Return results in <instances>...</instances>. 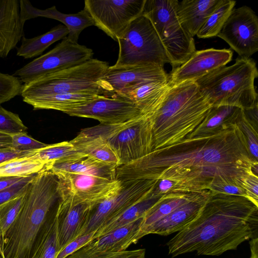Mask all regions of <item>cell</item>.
Masks as SVG:
<instances>
[{
    "label": "cell",
    "mask_w": 258,
    "mask_h": 258,
    "mask_svg": "<svg viewBox=\"0 0 258 258\" xmlns=\"http://www.w3.org/2000/svg\"><path fill=\"white\" fill-rule=\"evenodd\" d=\"M254 161L237 123L211 136L185 139L116 168L121 181L168 179L174 192L209 190L212 182L222 178L242 185L252 173Z\"/></svg>",
    "instance_id": "cell-1"
},
{
    "label": "cell",
    "mask_w": 258,
    "mask_h": 258,
    "mask_svg": "<svg viewBox=\"0 0 258 258\" xmlns=\"http://www.w3.org/2000/svg\"><path fill=\"white\" fill-rule=\"evenodd\" d=\"M258 238V206L248 199L212 192L196 218L167 243L172 257L196 251L219 255Z\"/></svg>",
    "instance_id": "cell-2"
},
{
    "label": "cell",
    "mask_w": 258,
    "mask_h": 258,
    "mask_svg": "<svg viewBox=\"0 0 258 258\" xmlns=\"http://www.w3.org/2000/svg\"><path fill=\"white\" fill-rule=\"evenodd\" d=\"M58 182L57 176L47 169L30 181L23 207L2 240L3 258H30L41 228L59 201Z\"/></svg>",
    "instance_id": "cell-3"
},
{
    "label": "cell",
    "mask_w": 258,
    "mask_h": 258,
    "mask_svg": "<svg viewBox=\"0 0 258 258\" xmlns=\"http://www.w3.org/2000/svg\"><path fill=\"white\" fill-rule=\"evenodd\" d=\"M212 107L195 81L171 84L160 108L149 118L153 150L184 140L201 124Z\"/></svg>",
    "instance_id": "cell-4"
},
{
    "label": "cell",
    "mask_w": 258,
    "mask_h": 258,
    "mask_svg": "<svg viewBox=\"0 0 258 258\" xmlns=\"http://www.w3.org/2000/svg\"><path fill=\"white\" fill-rule=\"evenodd\" d=\"M257 76L255 61L239 56L233 64L221 67L195 82L213 106L233 105L245 109L257 102L254 86Z\"/></svg>",
    "instance_id": "cell-5"
},
{
    "label": "cell",
    "mask_w": 258,
    "mask_h": 258,
    "mask_svg": "<svg viewBox=\"0 0 258 258\" xmlns=\"http://www.w3.org/2000/svg\"><path fill=\"white\" fill-rule=\"evenodd\" d=\"M109 67L92 58L80 64L54 72L24 84L21 96L26 101L51 95L85 93L103 95L98 81Z\"/></svg>",
    "instance_id": "cell-6"
},
{
    "label": "cell",
    "mask_w": 258,
    "mask_h": 258,
    "mask_svg": "<svg viewBox=\"0 0 258 258\" xmlns=\"http://www.w3.org/2000/svg\"><path fill=\"white\" fill-rule=\"evenodd\" d=\"M177 2V0H146L143 12L153 25L172 70L185 62L196 50L194 38L178 18Z\"/></svg>",
    "instance_id": "cell-7"
},
{
    "label": "cell",
    "mask_w": 258,
    "mask_h": 258,
    "mask_svg": "<svg viewBox=\"0 0 258 258\" xmlns=\"http://www.w3.org/2000/svg\"><path fill=\"white\" fill-rule=\"evenodd\" d=\"M90 128L108 143L119 166L139 159L154 150L152 123L145 116L141 115L120 124L100 123Z\"/></svg>",
    "instance_id": "cell-8"
},
{
    "label": "cell",
    "mask_w": 258,
    "mask_h": 258,
    "mask_svg": "<svg viewBox=\"0 0 258 258\" xmlns=\"http://www.w3.org/2000/svg\"><path fill=\"white\" fill-rule=\"evenodd\" d=\"M117 42L115 67L153 64L164 67L170 60L150 19L143 13L127 27Z\"/></svg>",
    "instance_id": "cell-9"
},
{
    "label": "cell",
    "mask_w": 258,
    "mask_h": 258,
    "mask_svg": "<svg viewBox=\"0 0 258 258\" xmlns=\"http://www.w3.org/2000/svg\"><path fill=\"white\" fill-rule=\"evenodd\" d=\"M158 181L140 179L121 181V188L117 193L93 206L81 235L96 232L120 216L151 194Z\"/></svg>",
    "instance_id": "cell-10"
},
{
    "label": "cell",
    "mask_w": 258,
    "mask_h": 258,
    "mask_svg": "<svg viewBox=\"0 0 258 258\" xmlns=\"http://www.w3.org/2000/svg\"><path fill=\"white\" fill-rule=\"evenodd\" d=\"M93 55L91 48L66 37L52 49L18 69L13 75L26 84L45 75L80 64L92 59Z\"/></svg>",
    "instance_id": "cell-11"
},
{
    "label": "cell",
    "mask_w": 258,
    "mask_h": 258,
    "mask_svg": "<svg viewBox=\"0 0 258 258\" xmlns=\"http://www.w3.org/2000/svg\"><path fill=\"white\" fill-rule=\"evenodd\" d=\"M146 0H86L85 9L94 25L117 41L143 12Z\"/></svg>",
    "instance_id": "cell-12"
},
{
    "label": "cell",
    "mask_w": 258,
    "mask_h": 258,
    "mask_svg": "<svg viewBox=\"0 0 258 258\" xmlns=\"http://www.w3.org/2000/svg\"><path fill=\"white\" fill-rule=\"evenodd\" d=\"M58 177L59 199L97 205L117 193L121 181L89 174L61 172Z\"/></svg>",
    "instance_id": "cell-13"
},
{
    "label": "cell",
    "mask_w": 258,
    "mask_h": 258,
    "mask_svg": "<svg viewBox=\"0 0 258 258\" xmlns=\"http://www.w3.org/2000/svg\"><path fill=\"white\" fill-rule=\"evenodd\" d=\"M217 36L240 57L250 58L258 51V18L249 7L234 8Z\"/></svg>",
    "instance_id": "cell-14"
},
{
    "label": "cell",
    "mask_w": 258,
    "mask_h": 258,
    "mask_svg": "<svg viewBox=\"0 0 258 258\" xmlns=\"http://www.w3.org/2000/svg\"><path fill=\"white\" fill-rule=\"evenodd\" d=\"M64 113L70 116L94 119L104 124L122 123L142 115L133 102L117 95H98Z\"/></svg>",
    "instance_id": "cell-15"
},
{
    "label": "cell",
    "mask_w": 258,
    "mask_h": 258,
    "mask_svg": "<svg viewBox=\"0 0 258 258\" xmlns=\"http://www.w3.org/2000/svg\"><path fill=\"white\" fill-rule=\"evenodd\" d=\"M169 79L164 67L153 64L108 68L98 81L103 95L111 96L139 85L155 81Z\"/></svg>",
    "instance_id": "cell-16"
},
{
    "label": "cell",
    "mask_w": 258,
    "mask_h": 258,
    "mask_svg": "<svg viewBox=\"0 0 258 258\" xmlns=\"http://www.w3.org/2000/svg\"><path fill=\"white\" fill-rule=\"evenodd\" d=\"M230 49L208 48L196 50L189 58L169 75L171 84L195 81L226 66L232 58Z\"/></svg>",
    "instance_id": "cell-17"
},
{
    "label": "cell",
    "mask_w": 258,
    "mask_h": 258,
    "mask_svg": "<svg viewBox=\"0 0 258 258\" xmlns=\"http://www.w3.org/2000/svg\"><path fill=\"white\" fill-rule=\"evenodd\" d=\"M94 206L59 200L56 213L58 252L81 235Z\"/></svg>",
    "instance_id": "cell-18"
},
{
    "label": "cell",
    "mask_w": 258,
    "mask_h": 258,
    "mask_svg": "<svg viewBox=\"0 0 258 258\" xmlns=\"http://www.w3.org/2000/svg\"><path fill=\"white\" fill-rule=\"evenodd\" d=\"M211 194L208 189L197 192L188 202L148 228L144 236L149 234L168 235L181 231L196 218Z\"/></svg>",
    "instance_id": "cell-19"
},
{
    "label": "cell",
    "mask_w": 258,
    "mask_h": 258,
    "mask_svg": "<svg viewBox=\"0 0 258 258\" xmlns=\"http://www.w3.org/2000/svg\"><path fill=\"white\" fill-rule=\"evenodd\" d=\"M21 20L24 24L27 20L37 17L54 19L61 22L67 28L66 37L78 43L81 32L85 28L94 25L89 14L85 10L76 14H66L58 11L55 6L44 10L34 7L28 0H19Z\"/></svg>",
    "instance_id": "cell-20"
},
{
    "label": "cell",
    "mask_w": 258,
    "mask_h": 258,
    "mask_svg": "<svg viewBox=\"0 0 258 258\" xmlns=\"http://www.w3.org/2000/svg\"><path fill=\"white\" fill-rule=\"evenodd\" d=\"M171 86L169 79L155 81L127 89L112 95L130 100L142 115L150 118L160 108Z\"/></svg>",
    "instance_id": "cell-21"
},
{
    "label": "cell",
    "mask_w": 258,
    "mask_h": 258,
    "mask_svg": "<svg viewBox=\"0 0 258 258\" xmlns=\"http://www.w3.org/2000/svg\"><path fill=\"white\" fill-rule=\"evenodd\" d=\"M19 0H0V57L8 56L24 36Z\"/></svg>",
    "instance_id": "cell-22"
},
{
    "label": "cell",
    "mask_w": 258,
    "mask_h": 258,
    "mask_svg": "<svg viewBox=\"0 0 258 258\" xmlns=\"http://www.w3.org/2000/svg\"><path fill=\"white\" fill-rule=\"evenodd\" d=\"M143 218L93 239L85 245L95 251L117 252L126 250L143 236L141 232Z\"/></svg>",
    "instance_id": "cell-23"
},
{
    "label": "cell",
    "mask_w": 258,
    "mask_h": 258,
    "mask_svg": "<svg viewBox=\"0 0 258 258\" xmlns=\"http://www.w3.org/2000/svg\"><path fill=\"white\" fill-rule=\"evenodd\" d=\"M116 165L102 162L87 155L47 165L54 174L61 172L93 175L110 180L116 179Z\"/></svg>",
    "instance_id": "cell-24"
},
{
    "label": "cell",
    "mask_w": 258,
    "mask_h": 258,
    "mask_svg": "<svg viewBox=\"0 0 258 258\" xmlns=\"http://www.w3.org/2000/svg\"><path fill=\"white\" fill-rule=\"evenodd\" d=\"M243 112V109L238 106H214L201 124L185 139L215 134L236 123Z\"/></svg>",
    "instance_id": "cell-25"
},
{
    "label": "cell",
    "mask_w": 258,
    "mask_h": 258,
    "mask_svg": "<svg viewBox=\"0 0 258 258\" xmlns=\"http://www.w3.org/2000/svg\"><path fill=\"white\" fill-rule=\"evenodd\" d=\"M220 2V0L178 1V18L184 29L194 37Z\"/></svg>",
    "instance_id": "cell-26"
},
{
    "label": "cell",
    "mask_w": 258,
    "mask_h": 258,
    "mask_svg": "<svg viewBox=\"0 0 258 258\" xmlns=\"http://www.w3.org/2000/svg\"><path fill=\"white\" fill-rule=\"evenodd\" d=\"M70 142L79 153L119 166L118 158L108 143L90 127L82 130Z\"/></svg>",
    "instance_id": "cell-27"
},
{
    "label": "cell",
    "mask_w": 258,
    "mask_h": 258,
    "mask_svg": "<svg viewBox=\"0 0 258 258\" xmlns=\"http://www.w3.org/2000/svg\"><path fill=\"white\" fill-rule=\"evenodd\" d=\"M57 205L50 212L41 228L30 258H56L58 252L56 216Z\"/></svg>",
    "instance_id": "cell-28"
},
{
    "label": "cell",
    "mask_w": 258,
    "mask_h": 258,
    "mask_svg": "<svg viewBox=\"0 0 258 258\" xmlns=\"http://www.w3.org/2000/svg\"><path fill=\"white\" fill-rule=\"evenodd\" d=\"M98 95L91 93H75L48 95L28 100L25 102L34 110L53 109L65 112L81 106Z\"/></svg>",
    "instance_id": "cell-29"
},
{
    "label": "cell",
    "mask_w": 258,
    "mask_h": 258,
    "mask_svg": "<svg viewBox=\"0 0 258 258\" xmlns=\"http://www.w3.org/2000/svg\"><path fill=\"white\" fill-rule=\"evenodd\" d=\"M68 33L67 28L59 25L43 34L32 38L23 36L21 45L17 48L16 55L25 59L38 56L55 42L65 38Z\"/></svg>",
    "instance_id": "cell-30"
},
{
    "label": "cell",
    "mask_w": 258,
    "mask_h": 258,
    "mask_svg": "<svg viewBox=\"0 0 258 258\" xmlns=\"http://www.w3.org/2000/svg\"><path fill=\"white\" fill-rule=\"evenodd\" d=\"M197 192H172L164 195L143 217L141 232L143 237L148 228L188 202Z\"/></svg>",
    "instance_id": "cell-31"
},
{
    "label": "cell",
    "mask_w": 258,
    "mask_h": 258,
    "mask_svg": "<svg viewBox=\"0 0 258 258\" xmlns=\"http://www.w3.org/2000/svg\"><path fill=\"white\" fill-rule=\"evenodd\" d=\"M163 196L158 195L153 190L147 197L129 208L120 216L100 227L95 232L94 239L143 218Z\"/></svg>",
    "instance_id": "cell-32"
},
{
    "label": "cell",
    "mask_w": 258,
    "mask_h": 258,
    "mask_svg": "<svg viewBox=\"0 0 258 258\" xmlns=\"http://www.w3.org/2000/svg\"><path fill=\"white\" fill-rule=\"evenodd\" d=\"M236 2L220 0V2L208 17L198 31L199 38H208L217 36L234 9Z\"/></svg>",
    "instance_id": "cell-33"
},
{
    "label": "cell",
    "mask_w": 258,
    "mask_h": 258,
    "mask_svg": "<svg viewBox=\"0 0 258 258\" xmlns=\"http://www.w3.org/2000/svg\"><path fill=\"white\" fill-rule=\"evenodd\" d=\"M83 155L75 149L70 141H64L48 144L44 148L36 150L29 157L48 164L77 158Z\"/></svg>",
    "instance_id": "cell-34"
},
{
    "label": "cell",
    "mask_w": 258,
    "mask_h": 258,
    "mask_svg": "<svg viewBox=\"0 0 258 258\" xmlns=\"http://www.w3.org/2000/svg\"><path fill=\"white\" fill-rule=\"evenodd\" d=\"M48 164L29 157L14 159L0 165V176L24 177L38 173L47 169Z\"/></svg>",
    "instance_id": "cell-35"
},
{
    "label": "cell",
    "mask_w": 258,
    "mask_h": 258,
    "mask_svg": "<svg viewBox=\"0 0 258 258\" xmlns=\"http://www.w3.org/2000/svg\"><path fill=\"white\" fill-rule=\"evenodd\" d=\"M26 192L0 205V234L2 240L19 215L24 204Z\"/></svg>",
    "instance_id": "cell-36"
},
{
    "label": "cell",
    "mask_w": 258,
    "mask_h": 258,
    "mask_svg": "<svg viewBox=\"0 0 258 258\" xmlns=\"http://www.w3.org/2000/svg\"><path fill=\"white\" fill-rule=\"evenodd\" d=\"M145 249L117 252L95 251L83 246L66 258H145Z\"/></svg>",
    "instance_id": "cell-37"
},
{
    "label": "cell",
    "mask_w": 258,
    "mask_h": 258,
    "mask_svg": "<svg viewBox=\"0 0 258 258\" xmlns=\"http://www.w3.org/2000/svg\"><path fill=\"white\" fill-rule=\"evenodd\" d=\"M236 123L244 135L250 156L258 162L257 124L247 118L244 111Z\"/></svg>",
    "instance_id": "cell-38"
},
{
    "label": "cell",
    "mask_w": 258,
    "mask_h": 258,
    "mask_svg": "<svg viewBox=\"0 0 258 258\" xmlns=\"http://www.w3.org/2000/svg\"><path fill=\"white\" fill-rule=\"evenodd\" d=\"M23 85L18 77L0 72V105L21 95Z\"/></svg>",
    "instance_id": "cell-39"
},
{
    "label": "cell",
    "mask_w": 258,
    "mask_h": 258,
    "mask_svg": "<svg viewBox=\"0 0 258 258\" xmlns=\"http://www.w3.org/2000/svg\"><path fill=\"white\" fill-rule=\"evenodd\" d=\"M27 127L18 114L10 111L0 105V133L11 136L27 133Z\"/></svg>",
    "instance_id": "cell-40"
},
{
    "label": "cell",
    "mask_w": 258,
    "mask_h": 258,
    "mask_svg": "<svg viewBox=\"0 0 258 258\" xmlns=\"http://www.w3.org/2000/svg\"><path fill=\"white\" fill-rule=\"evenodd\" d=\"M209 190L216 194H224L247 198L245 190L240 183L224 178L214 180L211 184Z\"/></svg>",
    "instance_id": "cell-41"
},
{
    "label": "cell",
    "mask_w": 258,
    "mask_h": 258,
    "mask_svg": "<svg viewBox=\"0 0 258 258\" xmlns=\"http://www.w3.org/2000/svg\"><path fill=\"white\" fill-rule=\"evenodd\" d=\"M37 174L26 176L18 182L0 191V205L26 192L29 183Z\"/></svg>",
    "instance_id": "cell-42"
},
{
    "label": "cell",
    "mask_w": 258,
    "mask_h": 258,
    "mask_svg": "<svg viewBox=\"0 0 258 258\" xmlns=\"http://www.w3.org/2000/svg\"><path fill=\"white\" fill-rule=\"evenodd\" d=\"M12 148L22 151H36L44 148L48 145L33 139L27 133L12 135Z\"/></svg>",
    "instance_id": "cell-43"
},
{
    "label": "cell",
    "mask_w": 258,
    "mask_h": 258,
    "mask_svg": "<svg viewBox=\"0 0 258 258\" xmlns=\"http://www.w3.org/2000/svg\"><path fill=\"white\" fill-rule=\"evenodd\" d=\"M95 231L80 236L60 250L56 258H66L94 239Z\"/></svg>",
    "instance_id": "cell-44"
},
{
    "label": "cell",
    "mask_w": 258,
    "mask_h": 258,
    "mask_svg": "<svg viewBox=\"0 0 258 258\" xmlns=\"http://www.w3.org/2000/svg\"><path fill=\"white\" fill-rule=\"evenodd\" d=\"M242 186L247 198L258 206V176L248 174L242 179Z\"/></svg>",
    "instance_id": "cell-45"
},
{
    "label": "cell",
    "mask_w": 258,
    "mask_h": 258,
    "mask_svg": "<svg viewBox=\"0 0 258 258\" xmlns=\"http://www.w3.org/2000/svg\"><path fill=\"white\" fill-rule=\"evenodd\" d=\"M35 151H22L13 148L0 150V165L16 158L29 157Z\"/></svg>",
    "instance_id": "cell-46"
},
{
    "label": "cell",
    "mask_w": 258,
    "mask_h": 258,
    "mask_svg": "<svg viewBox=\"0 0 258 258\" xmlns=\"http://www.w3.org/2000/svg\"><path fill=\"white\" fill-rule=\"evenodd\" d=\"M24 177L0 176V191L18 182Z\"/></svg>",
    "instance_id": "cell-47"
},
{
    "label": "cell",
    "mask_w": 258,
    "mask_h": 258,
    "mask_svg": "<svg viewBox=\"0 0 258 258\" xmlns=\"http://www.w3.org/2000/svg\"><path fill=\"white\" fill-rule=\"evenodd\" d=\"M12 148V136L0 133V150Z\"/></svg>",
    "instance_id": "cell-48"
},
{
    "label": "cell",
    "mask_w": 258,
    "mask_h": 258,
    "mask_svg": "<svg viewBox=\"0 0 258 258\" xmlns=\"http://www.w3.org/2000/svg\"><path fill=\"white\" fill-rule=\"evenodd\" d=\"M249 244L251 253L250 258H258V238L251 239Z\"/></svg>",
    "instance_id": "cell-49"
},
{
    "label": "cell",
    "mask_w": 258,
    "mask_h": 258,
    "mask_svg": "<svg viewBox=\"0 0 258 258\" xmlns=\"http://www.w3.org/2000/svg\"><path fill=\"white\" fill-rule=\"evenodd\" d=\"M2 251V238L1 235L0 234V254Z\"/></svg>",
    "instance_id": "cell-50"
},
{
    "label": "cell",
    "mask_w": 258,
    "mask_h": 258,
    "mask_svg": "<svg viewBox=\"0 0 258 258\" xmlns=\"http://www.w3.org/2000/svg\"><path fill=\"white\" fill-rule=\"evenodd\" d=\"M2 257V256L0 255V258H3V257Z\"/></svg>",
    "instance_id": "cell-51"
}]
</instances>
